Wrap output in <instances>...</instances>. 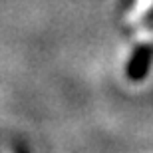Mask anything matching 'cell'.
I'll list each match as a JSON object with an SVG mask.
<instances>
[{"label": "cell", "instance_id": "obj_1", "mask_svg": "<svg viewBox=\"0 0 153 153\" xmlns=\"http://www.w3.org/2000/svg\"><path fill=\"white\" fill-rule=\"evenodd\" d=\"M153 6V0H135L133 4V10L127 14V22H135L137 18H141L145 12Z\"/></svg>", "mask_w": 153, "mask_h": 153}]
</instances>
